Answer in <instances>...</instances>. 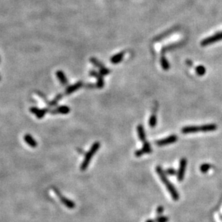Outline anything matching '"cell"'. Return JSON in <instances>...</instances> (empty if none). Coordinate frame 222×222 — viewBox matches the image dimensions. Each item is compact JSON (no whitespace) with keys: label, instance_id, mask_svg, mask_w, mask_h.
Segmentation results:
<instances>
[{"label":"cell","instance_id":"cell-3","mask_svg":"<svg viewBox=\"0 0 222 222\" xmlns=\"http://www.w3.org/2000/svg\"><path fill=\"white\" fill-rule=\"evenodd\" d=\"M100 148V143L99 142H95L94 144L91 146V148L89 149V151L86 153L85 157H84V161H83L82 164H81V171H85L87 169L88 166L89 165L90 162H91V159L93 158L94 155L96 153V151L99 150Z\"/></svg>","mask_w":222,"mask_h":222},{"label":"cell","instance_id":"cell-9","mask_svg":"<svg viewBox=\"0 0 222 222\" xmlns=\"http://www.w3.org/2000/svg\"><path fill=\"white\" fill-rule=\"evenodd\" d=\"M30 110V112H32V113L35 114V115H36V116H37V118H39V119L43 118L44 117V115H45V114H46L47 112L49 111V110L47 108L39 109L36 107H31Z\"/></svg>","mask_w":222,"mask_h":222},{"label":"cell","instance_id":"cell-1","mask_svg":"<svg viewBox=\"0 0 222 222\" xmlns=\"http://www.w3.org/2000/svg\"><path fill=\"white\" fill-rule=\"evenodd\" d=\"M156 171H157V174H158L159 177H160L162 182L165 184V187H167V189L168 190L169 193H170L171 196L173 197V199L174 201H178V200L179 199V195L178 193L177 190H175V187H173V184H171L170 182H169L168 179L167 178V177H166V175H165V172H163L162 168L160 167H157V169H156Z\"/></svg>","mask_w":222,"mask_h":222},{"label":"cell","instance_id":"cell-26","mask_svg":"<svg viewBox=\"0 0 222 222\" xmlns=\"http://www.w3.org/2000/svg\"><path fill=\"white\" fill-rule=\"evenodd\" d=\"M162 211H163V208H162V206H160V207L157 208V213H159V214H160V213H162Z\"/></svg>","mask_w":222,"mask_h":222},{"label":"cell","instance_id":"cell-24","mask_svg":"<svg viewBox=\"0 0 222 222\" xmlns=\"http://www.w3.org/2000/svg\"><path fill=\"white\" fill-rule=\"evenodd\" d=\"M165 172L167 174V175H175V173H176L175 170H174V169H172V168L167 169V170L165 171Z\"/></svg>","mask_w":222,"mask_h":222},{"label":"cell","instance_id":"cell-18","mask_svg":"<svg viewBox=\"0 0 222 222\" xmlns=\"http://www.w3.org/2000/svg\"><path fill=\"white\" fill-rule=\"evenodd\" d=\"M62 97H63L62 94H58V95L55 97L54 100H52V101H50V102H47V104H48L49 106H55V105H57L58 102H59V100H60Z\"/></svg>","mask_w":222,"mask_h":222},{"label":"cell","instance_id":"cell-8","mask_svg":"<svg viewBox=\"0 0 222 222\" xmlns=\"http://www.w3.org/2000/svg\"><path fill=\"white\" fill-rule=\"evenodd\" d=\"M89 74L91 75V76H94V77L96 78V79H97V87L99 89H101L104 86V78H103V76L100 73H98L96 72V71H94V70H92V71H91L89 72Z\"/></svg>","mask_w":222,"mask_h":222},{"label":"cell","instance_id":"cell-2","mask_svg":"<svg viewBox=\"0 0 222 222\" xmlns=\"http://www.w3.org/2000/svg\"><path fill=\"white\" fill-rule=\"evenodd\" d=\"M217 126L216 124H207V125L203 126H186L183 128L182 133L183 134H192L196 132H208V131H213L216 130Z\"/></svg>","mask_w":222,"mask_h":222},{"label":"cell","instance_id":"cell-27","mask_svg":"<svg viewBox=\"0 0 222 222\" xmlns=\"http://www.w3.org/2000/svg\"><path fill=\"white\" fill-rule=\"evenodd\" d=\"M146 222H153V221H152V220H147Z\"/></svg>","mask_w":222,"mask_h":222},{"label":"cell","instance_id":"cell-7","mask_svg":"<svg viewBox=\"0 0 222 222\" xmlns=\"http://www.w3.org/2000/svg\"><path fill=\"white\" fill-rule=\"evenodd\" d=\"M186 165H187V161L186 159H182L180 162V167L178 172V179L179 181H182L183 179L184 178L185 172H186Z\"/></svg>","mask_w":222,"mask_h":222},{"label":"cell","instance_id":"cell-22","mask_svg":"<svg viewBox=\"0 0 222 222\" xmlns=\"http://www.w3.org/2000/svg\"><path fill=\"white\" fill-rule=\"evenodd\" d=\"M210 168H211V165H210L209 164H203L201 166V167H200V170H201V171L203 172V173H205V172H208Z\"/></svg>","mask_w":222,"mask_h":222},{"label":"cell","instance_id":"cell-14","mask_svg":"<svg viewBox=\"0 0 222 222\" xmlns=\"http://www.w3.org/2000/svg\"><path fill=\"white\" fill-rule=\"evenodd\" d=\"M124 56V51H122V52L119 53V54L113 56L111 58V62L114 64H119V63L122 61Z\"/></svg>","mask_w":222,"mask_h":222},{"label":"cell","instance_id":"cell-12","mask_svg":"<svg viewBox=\"0 0 222 222\" xmlns=\"http://www.w3.org/2000/svg\"><path fill=\"white\" fill-rule=\"evenodd\" d=\"M83 86V82L81 81L78 82L74 85H71L66 90V95H70V94L74 93L76 90H78L79 89H80L81 87Z\"/></svg>","mask_w":222,"mask_h":222},{"label":"cell","instance_id":"cell-19","mask_svg":"<svg viewBox=\"0 0 222 222\" xmlns=\"http://www.w3.org/2000/svg\"><path fill=\"white\" fill-rule=\"evenodd\" d=\"M90 61H91V62L92 63V64H94L95 66H96V67L99 68V69H101V68L104 67V64H101V63L100 62V61L99 60H98V59H96V58H94V57L91 58V59H90Z\"/></svg>","mask_w":222,"mask_h":222},{"label":"cell","instance_id":"cell-4","mask_svg":"<svg viewBox=\"0 0 222 222\" xmlns=\"http://www.w3.org/2000/svg\"><path fill=\"white\" fill-rule=\"evenodd\" d=\"M52 190H53L54 192H55V193L57 195L58 198L60 199V202H61L62 204L66 206V207L70 208V209H73V208H74L76 207L75 203L73 202L71 200L68 199L67 198H66L63 195H62V193L60 192V190H59L58 189L56 188V187H52Z\"/></svg>","mask_w":222,"mask_h":222},{"label":"cell","instance_id":"cell-11","mask_svg":"<svg viewBox=\"0 0 222 222\" xmlns=\"http://www.w3.org/2000/svg\"><path fill=\"white\" fill-rule=\"evenodd\" d=\"M70 107L66 106V105H62V106L58 107L55 110H52L50 111L52 114H68L70 112Z\"/></svg>","mask_w":222,"mask_h":222},{"label":"cell","instance_id":"cell-23","mask_svg":"<svg viewBox=\"0 0 222 222\" xmlns=\"http://www.w3.org/2000/svg\"><path fill=\"white\" fill-rule=\"evenodd\" d=\"M99 73L101 75H102V76H105V75L109 74V73H110V70L109 69H107V68H106L104 66V67L101 68V69H99Z\"/></svg>","mask_w":222,"mask_h":222},{"label":"cell","instance_id":"cell-25","mask_svg":"<svg viewBox=\"0 0 222 222\" xmlns=\"http://www.w3.org/2000/svg\"><path fill=\"white\" fill-rule=\"evenodd\" d=\"M167 219L168 218L167 217H165V216H160V217L157 218L155 221L156 222H167Z\"/></svg>","mask_w":222,"mask_h":222},{"label":"cell","instance_id":"cell-15","mask_svg":"<svg viewBox=\"0 0 222 222\" xmlns=\"http://www.w3.org/2000/svg\"><path fill=\"white\" fill-rule=\"evenodd\" d=\"M56 76L61 85H64V86L68 85V79L66 76V74L63 73V71H60V70L56 72Z\"/></svg>","mask_w":222,"mask_h":222},{"label":"cell","instance_id":"cell-17","mask_svg":"<svg viewBox=\"0 0 222 222\" xmlns=\"http://www.w3.org/2000/svg\"><path fill=\"white\" fill-rule=\"evenodd\" d=\"M156 124H157V115H156V112H153L151 117H150V121H149V125L150 127L153 128L156 126Z\"/></svg>","mask_w":222,"mask_h":222},{"label":"cell","instance_id":"cell-28","mask_svg":"<svg viewBox=\"0 0 222 222\" xmlns=\"http://www.w3.org/2000/svg\"><path fill=\"white\" fill-rule=\"evenodd\" d=\"M0 80H1V77H0Z\"/></svg>","mask_w":222,"mask_h":222},{"label":"cell","instance_id":"cell-5","mask_svg":"<svg viewBox=\"0 0 222 222\" xmlns=\"http://www.w3.org/2000/svg\"><path fill=\"white\" fill-rule=\"evenodd\" d=\"M222 40V32H219L216 33L215 35H212L205 38L201 43V45L202 46H206L210 45V44L214 43L218 41V40Z\"/></svg>","mask_w":222,"mask_h":222},{"label":"cell","instance_id":"cell-10","mask_svg":"<svg viewBox=\"0 0 222 222\" xmlns=\"http://www.w3.org/2000/svg\"><path fill=\"white\" fill-rule=\"evenodd\" d=\"M152 151V148H151V146H150V143L148 142H145L144 143L143 147H142L141 149L138 150L135 152V156L136 157H140L142 155L145 154H148L150 153Z\"/></svg>","mask_w":222,"mask_h":222},{"label":"cell","instance_id":"cell-16","mask_svg":"<svg viewBox=\"0 0 222 222\" xmlns=\"http://www.w3.org/2000/svg\"><path fill=\"white\" fill-rule=\"evenodd\" d=\"M137 132H138L139 138H140V139L141 140L142 142H147L145 129H144V127L142 125H139L137 126Z\"/></svg>","mask_w":222,"mask_h":222},{"label":"cell","instance_id":"cell-6","mask_svg":"<svg viewBox=\"0 0 222 222\" xmlns=\"http://www.w3.org/2000/svg\"><path fill=\"white\" fill-rule=\"evenodd\" d=\"M177 140H178V137L176 135H171V136H168V137L157 141H156V144L159 146H165V145L170 144V143H175Z\"/></svg>","mask_w":222,"mask_h":222},{"label":"cell","instance_id":"cell-13","mask_svg":"<svg viewBox=\"0 0 222 222\" xmlns=\"http://www.w3.org/2000/svg\"><path fill=\"white\" fill-rule=\"evenodd\" d=\"M24 139L25 141L26 142L30 147L32 148H35L38 146V143L35 141V139L32 136H30V134H26L24 136Z\"/></svg>","mask_w":222,"mask_h":222},{"label":"cell","instance_id":"cell-20","mask_svg":"<svg viewBox=\"0 0 222 222\" xmlns=\"http://www.w3.org/2000/svg\"><path fill=\"white\" fill-rule=\"evenodd\" d=\"M160 62H161V65H162V67L165 70H167L170 67V64H169L168 61H167V59L164 56L161 57L160 59Z\"/></svg>","mask_w":222,"mask_h":222},{"label":"cell","instance_id":"cell-21","mask_svg":"<svg viewBox=\"0 0 222 222\" xmlns=\"http://www.w3.org/2000/svg\"><path fill=\"white\" fill-rule=\"evenodd\" d=\"M196 71L198 75H199V76H203V75L205 74V73H206V69H205L204 66H199L196 67Z\"/></svg>","mask_w":222,"mask_h":222}]
</instances>
